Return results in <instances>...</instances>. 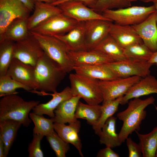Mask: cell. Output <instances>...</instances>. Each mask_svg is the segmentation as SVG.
Returning <instances> with one entry per match:
<instances>
[{"mask_svg":"<svg viewBox=\"0 0 157 157\" xmlns=\"http://www.w3.org/2000/svg\"><path fill=\"white\" fill-rule=\"evenodd\" d=\"M155 99L151 96L145 99L139 98L131 99L128 102L127 108L118 113L117 116L123 122V124L118 134L121 142H124L129 136L136 131L140 130L142 121L146 118L145 108L150 104H154Z\"/></svg>","mask_w":157,"mask_h":157,"instance_id":"cell-1","label":"cell"},{"mask_svg":"<svg viewBox=\"0 0 157 157\" xmlns=\"http://www.w3.org/2000/svg\"><path fill=\"white\" fill-rule=\"evenodd\" d=\"M67 73L44 52L35 67V75L39 94L55 92Z\"/></svg>","mask_w":157,"mask_h":157,"instance_id":"cell-2","label":"cell"},{"mask_svg":"<svg viewBox=\"0 0 157 157\" xmlns=\"http://www.w3.org/2000/svg\"><path fill=\"white\" fill-rule=\"evenodd\" d=\"M39 103V101H26L17 94L3 96L0 100V120L13 119L28 127L31 122L30 112Z\"/></svg>","mask_w":157,"mask_h":157,"instance_id":"cell-3","label":"cell"},{"mask_svg":"<svg viewBox=\"0 0 157 157\" xmlns=\"http://www.w3.org/2000/svg\"><path fill=\"white\" fill-rule=\"evenodd\" d=\"M69 79L73 96H80L91 105L99 104L103 101L99 80L76 73L70 74Z\"/></svg>","mask_w":157,"mask_h":157,"instance_id":"cell-4","label":"cell"},{"mask_svg":"<svg viewBox=\"0 0 157 157\" xmlns=\"http://www.w3.org/2000/svg\"><path fill=\"white\" fill-rule=\"evenodd\" d=\"M30 31L38 41L44 52L65 72L68 73L74 70V66L68 55L69 50L63 42L55 36Z\"/></svg>","mask_w":157,"mask_h":157,"instance_id":"cell-5","label":"cell"},{"mask_svg":"<svg viewBox=\"0 0 157 157\" xmlns=\"http://www.w3.org/2000/svg\"><path fill=\"white\" fill-rule=\"evenodd\" d=\"M156 11L155 5L148 6H134L108 9L102 15L111 22L122 25H133L142 22Z\"/></svg>","mask_w":157,"mask_h":157,"instance_id":"cell-6","label":"cell"},{"mask_svg":"<svg viewBox=\"0 0 157 157\" xmlns=\"http://www.w3.org/2000/svg\"><path fill=\"white\" fill-rule=\"evenodd\" d=\"M44 53L39 42L30 32L26 38L15 42L13 58L35 67Z\"/></svg>","mask_w":157,"mask_h":157,"instance_id":"cell-7","label":"cell"},{"mask_svg":"<svg viewBox=\"0 0 157 157\" xmlns=\"http://www.w3.org/2000/svg\"><path fill=\"white\" fill-rule=\"evenodd\" d=\"M78 22L62 13L51 17L30 31L43 35L54 36L67 33Z\"/></svg>","mask_w":157,"mask_h":157,"instance_id":"cell-8","label":"cell"},{"mask_svg":"<svg viewBox=\"0 0 157 157\" xmlns=\"http://www.w3.org/2000/svg\"><path fill=\"white\" fill-rule=\"evenodd\" d=\"M106 64L118 78L133 76L144 78L150 74L153 65L148 61L128 59Z\"/></svg>","mask_w":157,"mask_h":157,"instance_id":"cell-9","label":"cell"},{"mask_svg":"<svg viewBox=\"0 0 157 157\" xmlns=\"http://www.w3.org/2000/svg\"><path fill=\"white\" fill-rule=\"evenodd\" d=\"M141 77L133 76L108 81L99 80V86L103 101L112 100L123 96Z\"/></svg>","mask_w":157,"mask_h":157,"instance_id":"cell-10","label":"cell"},{"mask_svg":"<svg viewBox=\"0 0 157 157\" xmlns=\"http://www.w3.org/2000/svg\"><path fill=\"white\" fill-rule=\"evenodd\" d=\"M31 11L19 0H0V35L17 18L28 19Z\"/></svg>","mask_w":157,"mask_h":157,"instance_id":"cell-11","label":"cell"},{"mask_svg":"<svg viewBox=\"0 0 157 157\" xmlns=\"http://www.w3.org/2000/svg\"><path fill=\"white\" fill-rule=\"evenodd\" d=\"M57 6L60 8L64 15L78 22H85L93 19H103L111 22L102 14L95 12L80 1H69L60 3Z\"/></svg>","mask_w":157,"mask_h":157,"instance_id":"cell-12","label":"cell"},{"mask_svg":"<svg viewBox=\"0 0 157 157\" xmlns=\"http://www.w3.org/2000/svg\"><path fill=\"white\" fill-rule=\"evenodd\" d=\"M85 22V36L87 50L94 49L109 34L112 22L93 19Z\"/></svg>","mask_w":157,"mask_h":157,"instance_id":"cell-13","label":"cell"},{"mask_svg":"<svg viewBox=\"0 0 157 157\" xmlns=\"http://www.w3.org/2000/svg\"><path fill=\"white\" fill-rule=\"evenodd\" d=\"M6 74L33 90H36L35 67L13 58Z\"/></svg>","mask_w":157,"mask_h":157,"instance_id":"cell-14","label":"cell"},{"mask_svg":"<svg viewBox=\"0 0 157 157\" xmlns=\"http://www.w3.org/2000/svg\"><path fill=\"white\" fill-rule=\"evenodd\" d=\"M156 11L142 22L132 25L143 43L153 52L157 51V25Z\"/></svg>","mask_w":157,"mask_h":157,"instance_id":"cell-15","label":"cell"},{"mask_svg":"<svg viewBox=\"0 0 157 157\" xmlns=\"http://www.w3.org/2000/svg\"><path fill=\"white\" fill-rule=\"evenodd\" d=\"M109 34L123 49L135 44L143 43L132 26L112 23Z\"/></svg>","mask_w":157,"mask_h":157,"instance_id":"cell-16","label":"cell"},{"mask_svg":"<svg viewBox=\"0 0 157 157\" xmlns=\"http://www.w3.org/2000/svg\"><path fill=\"white\" fill-rule=\"evenodd\" d=\"M142 78L134 85L123 97L121 105L128 103L129 100L133 99L152 94H157V79L150 74Z\"/></svg>","mask_w":157,"mask_h":157,"instance_id":"cell-17","label":"cell"},{"mask_svg":"<svg viewBox=\"0 0 157 157\" xmlns=\"http://www.w3.org/2000/svg\"><path fill=\"white\" fill-rule=\"evenodd\" d=\"M63 42L70 51L87 50L85 36V22H79L72 30L63 35L54 36Z\"/></svg>","mask_w":157,"mask_h":157,"instance_id":"cell-18","label":"cell"},{"mask_svg":"<svg viewBox=\"0 0 157 157\" xmlns=\"http://www.w3.org/2000/svg\"><path fill=\"white\" fill-rule=\"evenodd\" d=\"M68 55L74 66L106 64L115 62L94 49L77 51H69Z\"/></svg>","mask_w":157,"mask_h":157,"instance_id":"cell-19","label":"cell"},{"mask_svg":"<svg viewBox=\"0 0 157 157\" xmlns=\"http://www.w3.org/2000/svg\"><path fill=\"white\" fill-rule=\"evenodd\" d=\"M81 128V122L76 121L69 123L68 125L65 124L54 122L55 131L64 141L73 145L78 150L79 154L83 157L81 151L82 144L78 136V133Z\"/></svg>","mask_w":157,"mask_h":157,"instance_id":"cell-20","label":"cell"},{"mask_svg":"<svg viewBox=\"0 0 157 157\" xmlns=\"http://www.w3.org/2000/svg\"><path fill=\"white\" fill-rule=\"evenodd\" d=\"M33 13L28 18V27L29 31L51 17L62 13L57 6L42 2H34Z\"/></svg>","mask_w":157,"mask_h":157,"instance_id":"cell-21","label":"cell"},{"mask_svg":"<svg viewBox=\"0 0 157 157\" xmlns=\"http://www.w3.org/2000/svg\"><path fill=\"white\" fill-rule=\"evenodd\" d=\"M48 94L52 96V99L46 103L39 104L36 106L32 109L33 113L40 115H46L53 118L55 115L54 111L58 106L73 96L70 87H66L60 92H56Z\"/></svg>","mask_w":157,"mask_h":157,"instance_id":"cell-22","label":"cell"},{"mask_svg":"<svg viewBox=\"0 0 157 157\" xmlns=\"http://www.w3.org/2000/svg\"><path fill=\"white\" fill-rule=\"evenodd\" d=\"M81 98L79 96H73L61 103L54 111V122L65 124L77 121L75 113Z\"/></svg>","mask_w":157,"mask_h":157,"instance_id":"cell-23","label":"cell"},{"mask_svg":"<svg viewBox=\"0 0 157 157\" xmlns=\"http://www.w3.org/2000/svg\"><path fill=\"white\" fill-rule=\"evenodd\" d=\"M27 19L17 18L12 21L0 35V41L7 40L15 42L26 38L30 33Z\"/></svg>","mask_w":157,"mask_h":157,"instance_id":"cell-24","label":"cell"},{"mask_svg":"<svg viewBox=\"0 0 157 157\" xmlns=\"http://www.w3.org/2000/svg\"><path fill=\"white\" fill-rule=\"evenodd\" d=\"M75 73L101 81H108L118 78L106 64L75 66Z\"/></svg>","mask_w":157,"mask_h":157,"instance_id":"cell-25","label":"cell"},{"mask_svg":"<svg viewBox=\"0 0 157 157\" xmlns=\"http://www.w3.org/2000/svg\"><path fill=\"white\" fill-rule=\"evenodd\" d=\"M22 125L19 122L13 119L0 120V138L4 144L5 157L7 156Z\"/></svg>","mask_w":157,"mask_h":157,"instance_id":"cell-26","label":"cell"},{"mask_svg":"<svg viewBox=\"0 0 157 157\" xmlns=\"http://www.w3.org/2000/svg\"><path fill=\"white\" fill-rule=\"evenodd\" d=\"M117 118L113 116L109 118L103 126L98 135L101 144L111 148L120 146L122 143L116 131Z\"/></svg>","mask_w":157,"mask_h":157,"instance_id":"cell-27","label":"cell"},{"mask_svg":"<svg viewBox=\"0 0 157 157\" xmlns=\"http://www.w3.org/2000/svg\"><path fill=\"white\" fill-rule=\"evenodd\" d=\"M94 49L103 53L115 62L127 59L123 49L109 34Z\"/></svg>","mask_w":157,"mask_h":157,"instance_id":"cell-28","label":"cell"},{"mask_svg":"<svg viewBox=\"0 0 157 157\" xmlns=\"http://www.w3.org/2000/svg\"><path fill=\"white\" fill-rule=\"evenodd\" d=\"M101 113V105H91L79 101L76 110L75 115L77 119H86L92 128L96 126L99 120Z\"/></svg>","mask_w":157,"mask_h":157,"instance_id":"cell-29","label":"cell"},{"mask_svg":"<svg viewBox=\"0 0 157 157\" xmlns=\"http://www.w3.org/2000/svg\"><path fill=\"white\" fill-rule=\"evenodd\" d=\"M139 140L143 157H156L157 151V126L147 134H142L135 131Z\"/></svg>","mask_w":157,"mask_h":157,"instance_id":"cell-30","label":"cell"},{"mask_svg":"<svg viewBox=\"0 0 157 157\" xmlns=\"http://www.w3.org/2000/svg\"><path fill=\"white\" fill-rule=\"evenodd\" d=\"M123 97L112 100L103 101L101 105V113L99 120L97 125L92 128L96 134L98 135L106 120L117 111Z\"/></svg>","mask_w":157,"mask_h":157,"instance_id":"cell-31","label":"cell"},{"mask_svg":"<svg viewBox=\"0 0 157 157\" xmlns=\"http://www.w3.org/2000/svg\"><path fill=\"white\" fill-rule=\"evenodd\" d=\"M15 43L10 40L0 41V76L7 74L13 58Z\"/></svg>","mask_w":157,"mask_h":157,"instance_id":"cell-32","label":"cell"},{"mask_svg":"<svg viewBox=\"0 0 157 157\" xmlns=\"http://www.w3.org/2000/svg\"><path fill=\"white\" fill-rule=\"evenodd\" d=\"M29 117L35 125L33 133L44 136L54 131L52 118H47L43 115H38L33 112L30 113Z\"/></svg>","mask_w":157,"mask_h":157,"instance_id":"cell-33","label":"cell"},{"mask_svg":"<svg viewBox=\"0 0 157 157\" xmlns=\"http://www.w3.org/2000/svg\"><path fill=\"white\" fill-rule=\"evenodd\" d=\"M123 51L127 59L145 62L149 60L153 53L143 43L134 44Z\"/></svg>","mask_w":157,"mask_h":157,"instance_id":"cell-34","label":"cell"},{"mask_svg":"<svg viewBox=\"0 0 157 157\" xmlns=\"http://www.w3.org/2000/svg\"><path fill=\"white\" fill-rule=\"evenodd\" d=\"M21 88L31 92L33 90L13 79L7 75L0 76V96L13 94H17L16 90Z\"/></svg>","mask_w":157,"mask_h":157,"instance_id":"cell-35","label":"cell"},{"mask_svg":"<svg viewBox=\"0 0 157 157\" xmlns=\"http://www.w3.org/2000/svg\"><path fill=\"white\" fill-rule=\"evenodd\" d=\"M46 138L57 157H65L70 149L69 143L64 141L55 131L46 136Z\"/></svg>","mask_w":157,"mask_h":157,"instance_id":"cell-36","label":"cell"},{"mask_svg":"<svg viewBox=\"0 0 157 157\" xmlns=\"http://www.w3.org/2000/svg\"><path fill=\"white\" fill-rule=\"evenodd\" d=\"M131 5V2L125 0H99L91 9L97 13H102L108 9L126 8Z\"/></svg>","mask_w":157,"mask_h":157,"instance_id":"cell-37","label":"cell"},{"mask_svg":"<svg viewBox=\"0 0 157 157\" xmlns=\"http://www.w3.org/2000/svg\"><path fill=\"white\" fill-rule=\"evenodd\" d=\"M44 137L42 135L33 133V139L31 142L30 143L28 148V157H44L40 145L41 140Z\"/></svg>","mask_w":157,"mask_h":157,"instance_id":"cell-38","label":"cell"},{"mask_svg":"<svg viewBox=\"0 0 157 157\" xmlns=\"http://www.w3.org/2000/svg\"><path fill=\"white\" fill-rule=\"evenodd\" d=\"M126 140L129 151L128 157H142L141 150L139 144H137L130 137L127 138Z\"/></svg>","mask_w":157,"mask_h":157,"instance_id":"cell-39","label":"cell"},{"mask_svg":"<svg viewBox=\"0 0 157 157\" xmlns=\"http://www.w3.org/2000/svg\"><path fill=\"white\" fill-rule=\"evenodd\" d=\"M119 155L115 152L110 147L101 149L97 153V157H119Z\"/></svg>","mask_w":157,"mask_h":157,"instance_id":"cell-40","label":"cell"},{"mask_svg":"<svg viewBox=\"0 0 157 157\" xmlns=\"http://www.w3.org/2000/svg\"><path fill=\"white\" fill-rule=\"evenodd\" d=\"M72 0L78 1H81L85 6L91 8L96 4L99 0H59L52 4L55 6H57L61 3L66 1Z\"/></svg>","mask_w":157,"mask_h":157,"instance_id":"cell-41","label":"cell"},{"mask_svg":"<svg viewBox=\"0 0 157 157\" xmlns=\"http://www.w3.org/2000/svg\"><path fill=\"white\" fill-rule=\"evenodd\" d=\"M23 3L31 11L34 9L35 3L32 0H19Z\"/></svg>","mask_w":157,"mask_h":157,"instance_id":"cell-42","label":"cell"},{"mask_svg":"<svg viewBox=\"0 0 157 157\" xmlns=\"http://www.w3.org/2000/svg\"><path fill=\"white\" fill-rule=\"evenodd\" d=\"M148 62L152 65H157V51L153 52L152 55Z\"/></svg>","mask_w":157,"mask_h":157,"instance_id":"cell-43","label":"cell"},{"mask_svg":"<svg viewBox=\"0 0 157 157\" xmlns=\"http://www.w3.org/2000/svg\"><path fill=\"white\" fill-rule=\"evenodd\" d=\"M0 157H5L4 145L2 139L1 138H0Z\"/></svg>","mask_w":157,"mask_h":157,"instance_id":"cell-44","label":"cell"},{"mask_svg":"<svg viewBox=\"0 0 157 157\" xmlns=\"http://www.w3.org/2000/svg\"><path fill=\"white\" fill-rule=\"evenodd\" d=\"M34 2H40L52 4L59 0H32Z\"/></svg>","mask_w":157,"mask_h":157,"instance_id":"cell-45","label":"cell"},{"mask_svg":"<svg viewBox=\"0 0 157 157\" xmlns=\"http://www.w3.org/2000/svg\"><path fill=\"white\" fill-rule=\"evenodd\" d=\"M156 8V23L157 24V1L154 3Z\"/></svg>","mask_w":157,"mask_h":157,"instance_id":"cell-46","label":"cell"},{"mask_svg":"<svg viewBox=\"0 0 157 157\" xmlns=\"http://www.w3.org/2000/svg\"><path fill=\"white\" fill-rule=\"evenodd\" d=\"M157 1V0H145L144 2H152L154 3Z\"/></svg>","mask_w":157,"mask_h":157,"instance_id":"cell-47","label":"cell"},{"mask_svg":"<svg viewBox=\"0 0 157 157\" xmlns=\"http://www.w3.org/2000/svg\"><path fill=\"white\" fill-rule=\"evenodd\" d=\"M125 0L127 1L131 2V1H135L137 0Z\"/></svg>","mask_w":157,"mask_h":157,"instance_id":"cell-48","label":"cell"},{"mask_svg":"<svg viewBox=\"0 0 157 157\" xmlns=\"http://www.w3.org/2000/svg\"><path fill=\"white\" fill-rule=\"evenodd\" d=\"M139 0L144 2L145 0Z\"/></svg>","mask_w":157,"mask_h":157,"instance_id":"cell-49","label":"cell"},{"mask_svg":"<svg viewBox=\"0 0 157 157\" xmlns=\"http://www.w3.org/2000/svg\"><path fill=\"white\" fill-rule=\"evenodd\" d=\"M156 157H157V151L156 153Z\"/></svg>","mask_w":157,"mask_h":157,"instance_id":"cell-50","label":"cell"}]
</instances>
